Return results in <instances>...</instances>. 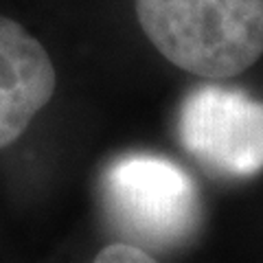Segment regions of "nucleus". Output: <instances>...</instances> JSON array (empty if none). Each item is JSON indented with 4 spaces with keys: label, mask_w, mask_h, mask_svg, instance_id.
Masks as SVG:
<instances>
[{
    "label": "nucleus",
    "mask_w": 263,
    "mask_h": 263,
    "mask_svg": "<svg viewBox=\"0 0 263 263\" xmlns=\"http://www.w3.org/2000/svg\"><path fill=\"white\" fill-rule=\"evenodd\" d=\"M149 42L191 75H241L263 55V0H136Z\"/></svg>",
    "instance_id": "f257e3e1"
},
{
    "label": "nucleus",
    "mask_w": 263,
    "mask_h": 263,
    "mask_svg": "<svg viewBox=\"0 0 263 263\" xmlns=\"http://www.w3.org/2000/svg\"><path fill=\"white\" fill-rule=\"evenodd\" d=\"M103 197L114 221L134 239L180 246L200 221V195L189 174L160 156L127 154L103 176Z\"/></svg>",
    "instance_id": "f03ea898"
},
{
    "label": "nucleus",
    "mask_w": 263,
    "mask_h": 263,
    "mask_svg": "<svg viewBox=\"0 0 263 263\" xmlns=\"http://www.w3.org/2000/svg\"><path fill=\"white\" fill-rule=\"evenodd\" d=\"M178 136L217 176L250 178L263 169V103L239 88L191 90L178 114Z\"/></svg>",
    "instance_id": "7ed1b4c3"
},
{
    "label": "nucleus",
    "mask_w": 263,
    "mask_h": 263,
    "mask_svg": "<svg viewBox=\"0 0 263 263\" xmlns=\"http://www.w3.org/2000/svg\"><path fill=\"white\" fill-rule=\"evenodd\" d=\"M55 86V66L40 40L0 15V149L24 134L53 99Z\"/></svg>",
    "instance_id": "20e7f679"
},
{
    "label": "nucleus",
    "mask_w": 263,
    "mask_h": 263,
    "mask_svg": "<svg viewBox=\"0 0 263 263\" xmlns=\"http://www.w3.org/2000/svg\"><path fill=\"white\" fill-rule=\"evenodd\" d=\"M92 263H158V261L134 243L117 241V243L105 246L95 257Z\"/></svg>",
    "instance_id": "39448f33"
}]
</instances>
